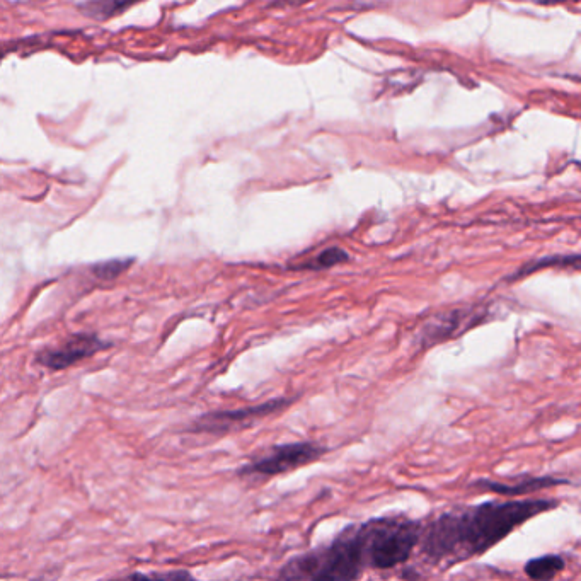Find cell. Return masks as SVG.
<instances>
[{
    "mask_svg": "<svg viewBox=\"0 0 581 581\" xmlns=\"http://www.w3.org/2000/svg\"><path fill=\"white\" fill-rule=\"evenodd\" d=\"M558 501H488L476 507L443 513L421 530L420 551L430 563L452 566L488 553L513 530L542 513L558 507Z\"/></svg>",
    "mask_w": 581,
    "mask_h": 581,
    "instance_id": "cell-1",
    "label": "cell"
},
{
    "mask_svg": "<svg viewBox=\"0 0 581 581\" xmlns=\"http://www.w3.org/2000/svg\"><path fill=\"white\" fill-rule=\"evenodd\" d=\"M379 522L348 525L326 546L290 559L278 581H357L365 571L380 570Z\"/></svg>",
    "mask_w": 581,
    "mask_h": 581,
    "instance_id": "cell-2",
    "label": "cell"
},
{
    "mask_svg": "<svg viewBox=\"0 0 581 581\" xmlns=\"http://www.w3.org/2000/svg\"><path fill=\"white\" fill-rule=\"evenodd\" d=\"M326 454H328V449L316 442L283 443L241 467L237 474L273 478V476H280V474L297 471L300 467L309 466L312 462L323 459Z\"/></svg>",
    "mask_w": 581,
    "mask_h": 581,
    "instance_id": "cell-3",
    "label": "cell"
},
{
    "mask_svg": "<svg viewBox=\"0 0 581 581\" xmlns=\"http://www.w3.org/2000/svg\"><path fill=\"white\" fill-rule=\"evenodd\" d=\"M290 401L288 399H273L268 403L249 406V408L234 409V411H220L212 415L203 416L202 420L195 423L193 432L203 433H225L251 425L254 420H261L266 416L277 415L278 411L287 408Z\"/></svg>",
    "mask_w": 581,
    "mask_h": 581,
    "instance_id": "cell-4",
    "label": "cell"
},
{
    "mask_svg": "<svg viewBox=\"0 0 581 581\" xmlns=\"http://www.w3.org/2000/svg\"><path fill=\"white\" fill-rule=\"evenodd\" d=\"M104 348H108V343L99 340L98 336L79 334V336H72L69 341H65L64 345L58 346V348L40 353L38 362L47 369L64 370L82 358L91 357Z\"/></svg>",
    "mask_w": 581,
    "mask_h": 581,
    "instance_id": "cell-5",
    "label": "cell"
},
{
    "mask_svg": "<svg viewBox=\"0 0 581 581\" xmlns=\"http://www.w3.org/2000/svg\"><path fill=\"white\" fill-rule=\"evenodd\" d=\"M563 484H570V481L553 478V476H541V478L520 479V481H515V483H498V481H489V479H479L472 486L483 489V491H489V493L512 498V496L532 495L535 491L554 488V486H563Z\"/></svg>",
    "mask_w": 581,
    "mask_h": 581,
    "instance_id": "cell-6",
    "label": "cell"
},
{
    "mask_svg": "<svg viewBox=\"0 0 581 581\" xmlns=\"http://www.w3.org/2000/svg\"><path fill=\"white\" fill-rule=\"evenodd\" d=\"M566 561L559 554H546L539 558L530 559L525 564V575L534 581H553L556 576L564 571Z\"/></svg>",
    "mask_w": 581,
    "mask_h": 581,
    "instance_id": "cell-7",
    "label": "cell"
},
{
    "mask_svg": "<svg viewBox=\"0 0 581 581\" xmlns=\"http://www.w3.org/2000/svg\"><path fill=\"white\" fill-rule=\"evenodd\" d=\"M462 317H464L462 312H450V314H445V316L435 317L421 331L420 340L425 345H433V343H437L443 338H449L450 334H454L461 326Z\"/></svg>",
    "mask_w": 581,
    "mask_h": 581,
    "instance_id": "cell-8",
    "label": "cell"
},
{
    "mask_svg": "<svg viewBox=\"0 0 581 581\" xmlns=\"http://www.w3.org/2000/svg\"><path fill=\"white\" fill-rule=\"evenodd\" d=\"M133 259H111V261H104L99 265L94 266V275L104 280H111V278L120 277L121 273L132 266Z\"/></svg>",
    "mask_w": 581,
    "mask_h": 581,
    "instance_id": "cell-9",
    "label": "cell"
},
{
    "mask_svg": "<svg viewBox=\"0 0 581 581\" xmlns=\"http://www.w3.org/2000/svg\"><path fill=\"white\" fill-rule=\"evenodd\" d=\"M127 7L128 4H123V2H91V4L81 6V9L94 18H106V16H113L115 11H123Z\"/></svg>",
    "mask_w": 581,
    "mask_h": 581,
    "instance_id": "cell-10",
    "label": "cell"
},
{
    "mask_svg": "<svg viewBox=\"0 0 581 581\" xmlns=\"http://www.w3.org/2000/svg\"><path fill=\"white\" fill-rule=\"evenodd\" d=\"M346 259H348V254L343 249L329 248L319 254L317 258H314V263H312L311 268H329V266L343 263Z\"/></svg>",
    "mask_w": 581,
    "mask_h": 581,
    "instance_id": "cell-11",
    "label": "cell"
},
{
    "mask_svg": "<svg viewBox=\"0 0 581 581\" xmlns=\"http://www.w3.org/2000/svg\"><path fill=\"white\" fill-rule=\"evenodd\" d=\"M132 581H195L193 576L186 571H174V573H166V575L159 576H133Z\"/></svg>",
    "mask_w": 581,
    "mask_h": 581,
    "instance_id": "cell-12",
    "label": "cell"
}]
</instances>
